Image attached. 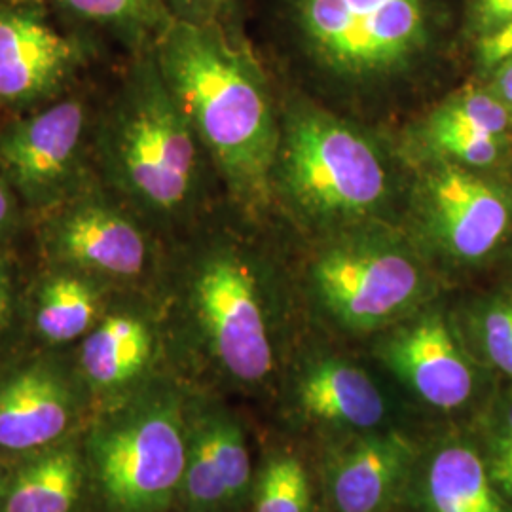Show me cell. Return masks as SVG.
Returning <instances> with one entry per match:
<instances>
[{
  "instance_id": "cell-1",
  "label": "cell",
  "mask_w": 512,
  "mask_h": 512,
  "mask_svg": "<svg viewBox=\"0 0 512 512\" xmlns=\"http://www.w3.org/2000/svg\"><path fill=\"white\" fill-rule=\"evenodd\" d=\"M165 84L207 152L224 203L260 228L275 211L279 105L243 35L173 19L154 44Z\"/></svg>"
},
{
  "instance_id": "cell-2",
  "label": "cell",
  "mask_w": 512,
  "mask_h": 512,
  "mask_svg": "<svg viewBox=\"0 0 512 512\" xmlns=\"http://www.w3.org/2000/svg\"><path fill=\"white\" fill-rule=\"evenodd\" d=\"M93 162L99 181L167 241L217 209L219 179L165 84L154 48L129 55L116 86L97 101Z\"/></svg>"
},
{
  "instance_id": "cell-3",
  "label": "cell",
  "mask_w": 512,
  "mask_h": 512,
  "mask_svg": "<svg viewBox=\"0 0 512 512\" xmlns=\"http://www.w3.org/2000/svg\"><path fill=\"white\" fill-rule=\"evenodd\" d=\"M283 19L325 105L366 114L429 84L448 0H283Z\"/></svg>"
},
{
  "instance_id": "cell-4",
  "label": "cell",
  "mask_w": 512,
  "mask_h": 512,
  "mask_svg": "<svg viewBox=\"0 0 512 512\" xmlns=\"http://www.w3.org/2000/svg\"><path fill=\"white\" fill-rule=\"evenodd\" d=\"M403 154L366 126L306 95L279 105L274 207L308 239L370 222H399Z\"/></svg>"
},
{
  "instance_id": "cell-5",
  "label": "cell",
  "mask_w": 512,
  "mask_h": 512,
  "mask_svg": "<svg viewBox=\"0 0 512 512\" xmlns=\"http://www.w3.org/2000/svg\"><path fill=\"white\" fill-rule=\"evenodd\" d=\"M255 228L226 207L169 241L164 268L173 274L190 330L209 359L243 384L274 370V338Z\"/></svg>"
},
{
  "instance_id": "cell-6",
  "label": "cell",
  "mask_w": 512,
  "mask_h": 512,
  "mask_svg": "<svg viewBox=\"0 0 512 512\" xmlns=\"http://www.w3.org/2000/svg\"><path fill=\"white\" fill-rule=\"evenodd\" d=\"M311 291L323 310L351 332L397 325L421 310L433 281L399 222H370L315 239Z\"/></svg>"
},
{
  "instance_id": "cell-7",
  "label": "cell",
  "mask_w": 512,
  "mask_h": 512,
  "mask_svg": "<svg viewBox=\"0 0 512 512\" xmlns=\"http://www.w3.org/2000/svg\"><path fill=\"white\" fill-rule=\"evenodd\" d=\"M42 262L90 275L112 291L141 293L164 272L169 241L99 179L31 217Z\"/></svg>"
},
{
  "instance_id": "cell-8",
  "label": "cell",
  "mask_w": 512,
  "mask_h": 512,
  "mask_svg": "<svg viewBox=\"0 0 512 512\" xmlns=\"http://www.w3.org/2000/svg\"><path fill=\"white\" fill-rule=\"evenodd\" d=\"M401 226L421 256L450 268L494 258L512 236V184L450 162L410 165Z\"/></svg>"
},
{
  "instance_id": "cell-9",
  "label": "cell",
  "mask_w": 512,
  "mask_h": 512,
  "mask_svg": "<svg viewBox=\"0 0 512 512\" xmlns=\"http://www.w3.org/2000/svg\"><path fill=\"white\" fill-rule=\"evenodd\" d=\"M88 454L110 511H162L183 488L188 458L175 397H139L107 416L93 429Z\"/></svg>"
},
{
  "instance_id": "cell-10",
  "label": "cell",
  "mask_w": 512,
  "mask_h": 512,
  "mask_svg": "<svg viewBox=\"0 0 512 512\" xmlns=\"http://www.w3.org/2000/svg\"><path fill=\"white\" fill-rule=\"evenodd\" d=\"M97 101L78 86L0 124V177L16 192L29 219L99 179L93 162Z\"/></svg>"
},
{
  "instance_id": "cell-11",
  "label": "cell",
  "mask_w": 512,
  "mask_h": 512,
  "mask_svg": "<svg viewBox=\"0 0 512 512\" xmlns=\"http://www.w3.org/2000/svg\"><path fill=\"white\" fill-rule=\"evenodd\" d=\"M99 55L90 31H61L44 0H0V107L40 109L80 86Z\"/></svg>"
},
{
  "instance_id": "cell-12",
  "label": "cell",
  "mask_w": 512,
  "mask_h": 512,
  "mask_svg": "<svg viewBox=\"0 0 512 512\" xmlns=\"http://www.w3.org/2000/svg\"><path fill=\"white\" fill-rule=\"evenodd\" d=\"M82 380L54 351L25 355L0 370V450L38 452L76 423Z\"/></svg>"
},
{
  "instance_id": "cell-13",
  "label": "cell",
  "mask_w": 512,
  "mask_h": 512,
  "mask_svg": "<svg viewBox=\"0 0 512 512\" xmlns=\"http://www.w3.org/2000/svg\"><path fill=\"white\" fill-rule=\"evenodd\" d=\"M380 357L425 403L458 410L475 399L478 370L458 332L440 310L416 311L380 344Z\"/></svg>"
},
{
  "instance_id": "cell-14",
  "label": "cell",
  "mask_w": 512,
  "mask_h": 512,
  "mask_svg": "<svg viewBox=\"0 0 512 512\" xmlns=\"http://www.w3.org/2000/svg\"><path fill=\"white\" fill-rule=\"evenodd\" d=\"M112 294L103 317L76 346L74 368L82 384L99 395H118L139 384L160 353V329L141 304Z\"/></svg>"
},
{
  "instance_id": "cell-15",
  "label": "cell",
  "mask_w": 512,
  "mask_h": 512,
  "mask_svg": "<svg viewBox=\"0 0 512 512\" xmlns=\"http://www.w3.org/2000/svg\"><path fill=\"white\" fill-rule=\"evenodd\" d=\"M114 293L90 275L42 262L31 293L25 294V319L46 348L78 344L103 317Z\"/></svg>"
},
{
  "instance_id": "cell-16",
  "label": "cell",
  "mask_w": 512,
  "mask_h": 512,
  "mask_svg": "<svg viewBox=\"0 0 512 512\" xmlns=\"http://www.w3.org/2000/svg\"><path fill=\"white\" fill-rule=\"evenodd\" d=\"M251 484V458L241 429L222 414L198 421L188 433L184 497L196 511L236 503Z\"/></svg>"
},
{
  "instance_id": "cell-17",
  "label": "cell",
  "mask_w": 512,
  "mask_h": 512,
  "mask_svg": "<svg viewBox=\"0 0 512 512\" xmlns=\"http://www.w3.org/2000/svg\"><path fill=\"white\" fill-rule=\"evenodd\" d=\"M416 458V446L399 433L355 442L330 467V495L340 512H380L397 494Z\"/></svg>"
},
{
  "instance_id": "cell-18",
  "label": "cell",
  "mask_w": 512,
  "mask_h": 512,
  "mask_svg": "<svg viewBox=\"0 0 512 512\" xmlns=\"http://www.w3.org/2000/svg\"><path fill=\"white\" fill-rule=\"evenodd\" d=\"M298 403L315 420L372 429L385 416L384 395L363 368L338 357L311 363L298 384Z\"/></svg>"
},
{
  "instance_id": "cell-19",
  "label": "cell",
  "mask_w": 512,
  "mask_h": 512,
  "mask_svg": "<svg viewBox=\"0 0 512 512\" xmlns=\"http://www.w3.org/2000/svg\"><path fill=\"white\" fill-rule=\"evenodd\" d=\"M84 467L82 454L71 442L33 452L8 478L2 512H76Z\"/></svg>"
},
{
  "instance_id": "cell-20",
  "label": "cell",
  "mask_w": 512,
  "mask_h": 512,
  "mask_svg": "<svg viewBox=\"0 0 512 512\" xmlns=\"http://www.w3.org/2000/svg\"><path fill=\"white\" fill-rule=\"evenodd\" d=\"M425 497L431 512H512L482 452L463 440L439 448L429 463Z\"/></svg>"
},
{
  "instance_id": "cell-21",
  "label": "cell",
  "mask_w": 512,
  "mask_h": 512,
  "mask_svg": "<svg viewBox=\"0 0 512 512\" xmlns=\"http://www.w3.org/2000/svg\"><path fill=\"white\" fill-rule=\"evenodd\" d=\"M54 4L78 29L103 31L129 55L152 50L173 21L169 0H54Z\"/></svg>"
},
{
  "instance_id": "cell-22",
  "label": "cell",
  "mask_w": 512,
  "mask_h": 512,
  "mask_svg": "<svg viewBox=\"0 0 512 512\" xmlns=\"http://www.w3.org/2000/svg\"><path fill=\"white\" fill-rule=\"evenodd\" d=\"M465 327L482 363L512 382V291L478 298L467 310Z\"/></svg>"
},
{
  "instance_id": "cell-23",
  "label": "cell",
  "mask_w": 512,
  "mask_h": 512,
  "mask_svg": "<svg viewBox=\"0 0 512 512\" xmlns=\"http://www.w3.org/2000/svg\"><path fill=\"white\" fill-rule=\"evenodd\" d=\"M427 112L440 120L469 126L488 135L509 137L512 131L511 107L503 103L488 86H467L450 93Z\"/></svg>"
},
{
  "instance_id": "cell-24",
  "label": "cell",
  "mask_w": 512,
  "mask_h": 512,
  "mask_svg": "<svg viewBox=\"0 0 512 512\" xmlns=\"http://www.w3.org/2000/svg\"><path fill=\"white\" fill-rule=\"evenodd\" d=\"M310 480L293 456H275L260 475L255 512H310Z\"/></svg>"
},
{
  "instance_id": "cell-25",
  "label": "cell",
  "mask_w": 512,
  "mask_h": 512,
  "mask_svg": "<svg viewBox=\"0 0 512 512\" xmlns=\"http://www.w3.org/2000/svg\"><path fill=\"white\" fill-rule=\"evenodd\" d=\"M482 456L495 486L512 505V385L486 414Z\"/></svg>"
},
{
  "instance_id": "cell-26",
  "label": "cell",
  "mask_w": 512,
  "mask_h": 512,
  "mask_svg": "<svg viewBox=\"0 0 512 512\" xmlns=\"http://www.w3.org/2000/svg\"><path fill=\"white\" fill-rule=\"evenodd\" d=\"M173 19L194 25H215L241 35L239 0H169Z\"/></svg>"
},
{
  "instance_id": "cell-27",
  "label": "cell",
  "mask_w": 512,
  "mask_h": 512,
  "mask_svg": "<svg viewBox=\"0 0 512 512\" xmlns=\"http://www.w3.org/2000/svg\"><path fill=\"white\" fill-rule=\"evenodd\" d=\"M25 317V294L19 283L16 256L0 262V346L14 336Z\"/></svg>"
},
{
  "instance_id": "cell-28",
  "label": "cell",
  "mask_w": 512,
  "mask_h": 512,
  "mask_svg": "<svg viewBox=\"0 0 512 512\" xmlns=\"http://www.w3.org/2000/svg\"><path fill=\"white\" fill-rule=\"evenodd\" d=\"M31 230V219L16 192L0 177V262L14 258L19 239Z\"/></svg>"
},
{
  "instance_id": "cell-29",
  "label": "cell",
  "mask_w": 512,
  "mask_h": 512,
  "mask_svg": "<svg viewBox=\"0 0 512 512\" xmlns=\"http://www.w3.org/2000/svg\"><path fill=\"white\" fill-rule=\"evenodd\" d=\"M512 21V0H465L463 29L473 42Z\"/></svg>"
},
{
  "instance_id": "cell-30",
  "label": "cell",
  "mask_w": 512,
  "mask_h": 512,
  "mask_svg": "<svg viewBox=\"0 0 512 512\" xmlns=\"http://www.w3.org/2000/svg\"><path fill=\"white\" fill-rule=\"evenodd\" d=\"M473 57L478 74L488 76L501 63L512 59V21L488 37L473 42Z\"/></svg>"
},
{
  "instance_id": "cell-31",
  "label": "cell",
  "mask_w": 512,
  "mask_h": 512,
  "mask_svg": "<svg viewBox=\"0 0 512 512\" xmlns=\"http://www.w3.org/2000/svg\"><path fill=\"white\" fill-rule=\"evenodd\" d=\"M486 78H488L486 86L512 109V59L501 63Z\"/></svg>"
},
{
  "instance_id": "cell-32",
  "label": "cell",
  "mask_w": 512,
  "mask_h": 512,
  "mask_svg": "<svg viewBox=\"0 0 512 512\" xmlns=\"http://www.w3.org/2000/svg\"><path fill=\"white\" fill-rule=\"evenodd\" d=\"M6 486H8V476H6V473H4V467L0 465V505H2V501H4Z\"/></svg>"
},
{
  "instance_id": "cell-33",
  "label": "cell",
  "mask_w": 512,
  "mask_h": 512,
  "mask_svg": "<svg viewBox=\"0 0 512 512\" xmlns=\"http://www.w3.org/2000/svg\"><path fill=\"white\" fill-rule=\"evenodd\" d=\"M511 291H512V285H511Z\"/></svg>"
}]
</instances>
